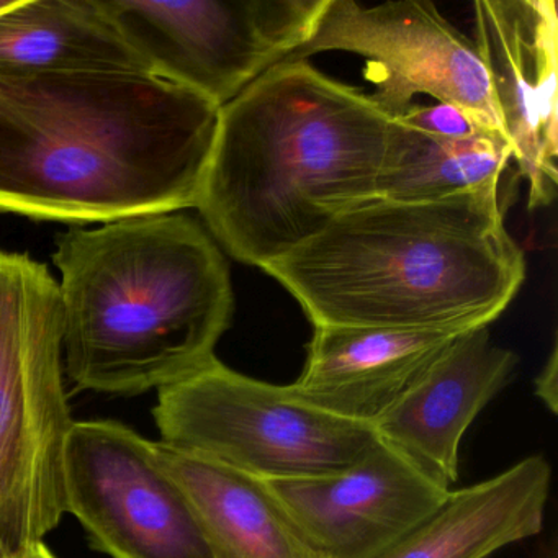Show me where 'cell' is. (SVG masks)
<instances>
[{
  "label": "cell",
  "mask_w": 558,
  "mask_h": 558,
  "mask_svg": "<svg viewBox=\"0 0 558 558\" xmlns=\"http://www.w3.org/2000/svg\"><path fill=\"white\" fill-rule=\"evenodd\" d=\"M218 119L149 74H0V211L87 225L195 208Z\"/></svg>",
  "instance_id": "cell-1"
},
{
  "label": "cell",
  "mask_w": 558,
  "mask_h": 558,
  "mask_svg": "<svg viewBox=\"0 0 558 558\" xmlns=\"http://www.w3.org/2000/svg\"><path fill=\"white\" fill-rule=\"evenodd\" d=\"M390 117L308 61L270 68L220 109L197 208L217 243L264 269L378 198Z\"/></svg>",
  "instance_id": "cell-2"
},
{
  "label": "cell",
  "mask_w": 558,
  "mask_h": 558,
  "mask_svg": "<svg viewBox=\"0 0 558 558\" xmlns=\"http://www.w3.org/2000/svg\"><path fill=\"white\" fill-rule=\"evenodd\" d=\"M501 187L440 202L375 198L264 272L315 328L469 331L489 326L525 279Z\"/></svg>",
  "instance_id": "cell-3"
},
{
  "label": "cell",
  "mask_w": 558,
  "mask_h": 558,
  "mask_svg": "<svg viewBox=\"0 0 558 558\" xmlns=\"http://www.w3.org/2000/svg\"><path fill=\"white\" fill-rule=\"evenodd\" d=\"M64 375L80 391L136 397L210 364L230 328V270L184 211L57 236Z\"/></svg>",
  "instance_id": "cell-4"
},
{
  "label": "cell",
  "mask_w": 558,
  "mask_h": 558,
  "mask_svg": "<svg viewBox=\"0 0 558 558\" xmlns=\"http://www.w3.org/2000/svg\"><path fill=\"white\" fill-rule=\"evenodd\" d=\"M63 303L47 264L0 250V557L64 515Z\"/></svg>",
  "instance_id": "cell-5"
},
{
  "label": "cell",
  "mask_w": 558,
  "mask_h": 558,
  "mask_svg": "<svg viewBox=\"0 0 558 558\" xmlns=\"http://www.w3.org/2000/svg\"><path fill=\"white\" fill-rule=\"evenodd\" d=\"M153 417L159 442L259 480L336 472L377 440L368 424L332 416L289 385L247 377L218 357L159 388Z\"/></svg>",
  "instance_id": "cell-6"
},
{
  "label": "cell",
  "mask_w": 558,
  "mask_h": 558,
  "mask_svg": "<svg viewBox=\"0 0 558 558\" xmlns=\"http://www.w3.org/2000/svg\"><path fill=\"white\" fill-rule=\"evenodd\" d=\"M149 76L217 107L286 61L326 0H99Z\"/></svg>",
  "instance_id": "cell-7"
},
{
  "label": "cell",
  "mask_w": 558,
  "mask_h": 558,
  "mask_svg": "<svg viewBox=\"0 0 558 558\" xmlns=\"http://www.w3.org/2000/svg\"><path fill=\"white\" fill-rule=\"evenodd\" d=\"M64 514L112 558H215L156 442L120 421H74L63 453Z\"/></svg>",
  "instance_id": "cell-8"
},
{
  "label": "cell",
  "mask_w": 558,
  "mask_h": 558,
  "mask_svg": "<svg viewBox=\"0 0 558 558\" xmlns=\"http://www.w3.org/2000/svg\"><path fill=\"white\" fill-rule=\"evenodd\" d=\"M325 51H349L371 60L372 81L378 86L371 99L390 119L403 117L414 106V96L427 94L505 135L475 44L429 0L374 8L355 0H326L308 40L286 61H306Z\"/></svg>",
  "instance_id": "cell-9"
},
{
  "label": "cell",
  "mask_w": 558,
  "mask_h": 558,
  "mask_svg": "<svg viewBox=\"0 0 558 558\" xmlns=\"http://www.w3.org/2000/svg\"><path fill=\"white\" fill-rule=\"evenodd\" d=\"M263 482L313 558L372 557L450 493L378 437L344 469Z\"/></svg>",
  "instance_id": "cell-10"
},
{
  "label": "cell",
  "mask_w": 558,
  "mask_h": 558,
  "mask_svg": "<svg viewBox=\"0 0 558 558\" xmlns=\"http://www.w3.org/2000/svg\"><path fill=\"white\" fill-rule=\"evenodd\" d=\"M476 51L493 102L527 184V208L548 207L558 187V14L555 0H478Z\"/></svg>",
  "instance_id": "cell-11"
},
{
  "label": "cell",
  "mask_w": 558,
  "mask_h": 558,
  "mask_svg": "<svg viewBox=\"0 0 558 558\" xmlns=\"http://www.w3.org/2000/svg\"><path fill=\"white\" fill-rule=\"evenodd\" d=\"M518 362L492 341L488 326L462 332L372 424L375 436L452 489L463 436L509 384Z\"/></svg>",
  "instance_id": "cell-12"
},
{
  "label": "cell",
  "mask_w": 558,
  "mask_h": 558,
  "mask_svg": "<svg viewBox=\"0 0 558 558\" xmlns=\"http://www.w3.org/2000/svg\"><path fill=\"white\" fill-rule=\"evenodd\" d=\"M462 332L318 326L289 388L332 416L372 426Z\"/></svg>",
  "instance_id": "cell-13"
},
{
  "label": "cell",
  "mask_w": 558,
  "mask_h": 558,
  "mask_svg": "<svg viewBox=\"0 0 558 558\" xmlns=\"http://www.w3.org/2000/svg\"><path fill=\"white\" fill-rule=\"evenodd\" d=\"M550 485L545 457H525L492 478L450 489L429 518L368 558L492 557L542 531Z\"/></svg>",
  "instance_id": "cell-14"
},
{
  "label": "cell",
  "mask_w": 558,
  "mask_h": 558,
  "mask_svg": "<svg viewBox=\"0 0 558 558\" xmlns=\"http://www.w3.org/2000/svg\"><path fill=\"white\" fill-rule=\"evenodd\" d=\"M156 456L191 501L215 558H313L263 480L159 440Z\"/></svg>",
  "instance_id": "cell-15"
},
{
  "label": "cell",
  "mask_w": 558,
  "mask_h": 558,
  "mask_svg": "<svg viewBox=\"0 0 558 558\" xmlns=\"http://www.w3.org/2000/svg\"><path fill=\"white\" fill-rule=\"evenodd\" d=\"M148 74L99 0H17L0 11V74Z\"/></svg>",
  "instance_id": "cell-16"
},
{
  "label": "cell",
  "mask_w": 558,
  "mask_h": 558,
  "mask_svg": "<svg viewBox=\"0 0 558 558\" xmlns=\"http://www.w3.org/2000/svg\"><path fill=\"white\" fill-rule=\"evenodd\" d=\"M511 161V146L501 133L437 138L391 119L378 198L417 204L492 191L501 187Z\"/></svg>",
  "instance_id": "cell-17"
},
{
  "label": "cell",
  "mask_w": 558,
  "mask_h": 558,
  "mask_svg": "<svg viewBox=\"0 0 558 558\" xmlns=\"http://www.w3.org/2000/svg\"><path fill=\"white\" fill-rule=\"evenodd\" d=\"M395 120L437 138H469L489 130L465 110L440 102L436 106H413L403 117Z\"/></svg>",
  "instance_id": "cell-18"
},
{
  "label": "cell",
  "mask_w": 558,
  "mask_h": 558,
  "mask_svg": "<svg viewBox=\"0 0 558 558\" xmlns=\"http://www.w3.org/2000/svg\"><path fill=\"white\" fill-rule=\"evenodd\" d=\"M535 397L544 401L550 413H557L558 407V349L557 342L542 371L535 377Z\"/></svg>",
  "instance_id": "cell-19"
},
{
  "label": "cell",
  "mask_w": 558,
  "mask_h": 558,
  "mask_svg": "<svg viewBox=\"0 0 558 558\" xmlns=\"http://www.w3.org/2000/svg\"><path fill=\"white\" fill-rule=\"evenodd\" d=\"M0 558H57L51 554L50 548L45 545L44 541L28 542L24 547L19 548L14 554Z\"/></svg>",
  "instance_id": "cell-20"
},
{
  "label": "cell",
  "mask_w": 558,
  "mask_h": 558,
  "mask_svg": "<svg viewBox=\"0 0 558 558\" xmlns=\"http://www.w3.org/2000/svg\"><path fill=\"white\" fill-rule=\"evenodd\" d=\"M17 0H0V11H5V9L12 8Z\"/></svg>",
  "instance_id": "cell-21"
}]
</instances>
